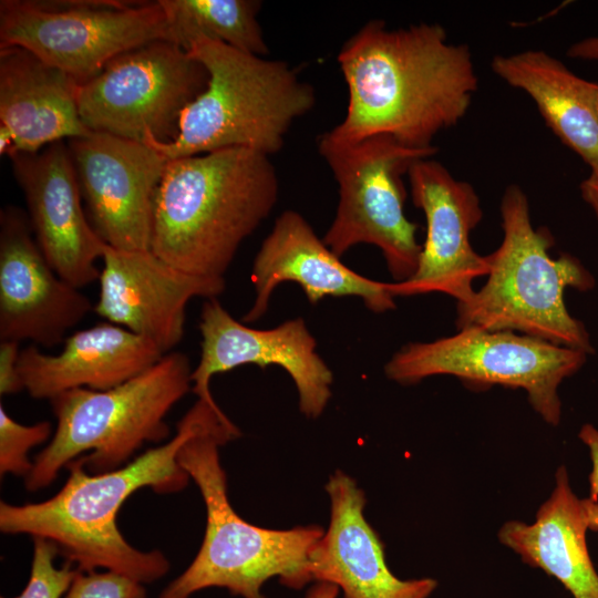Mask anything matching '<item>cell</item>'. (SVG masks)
<instances>
[{"mask_svg":"<svg viewBox=\"0 0 598 598\" xmlns=\"http://www.w3.org/2000/svg\"><path fill=\"white\" fill-rule=\"evenodd\" d=\"M59 554L55 545L42 537H33V555L30 577L23 591L12 598H63L79 569L66 561L54 565ZM8 598V597H1Z\"/></svg>","mask_w":598,"mask_h":598,"instance_id":"obj_26","label":"cell"},{"mask_svg":"<svg viewBox=\"0 0 598 598\" xmlns=\"http://www.w3.org/2000/svg\"><path fill=\"white\" fill-rule=\"evenodd\" d=\"M279 192L269 156L227 148L168 159L154 197L151 250L179 270L225 282L241 243Z\"/></svg>","mask_w":598,"mask_h":598,"instance_id":"obj_3","label":"cell"},{"mask_svg":"<svg viewBox=\"0 0 598 598\" xmlns=\"http://www.w3.org/2000/svg\"><path fill=\"white\" fill-rule=\"evenodd\" d=\"M10 159L34 238L51 267L79 289L99 280L96 262L106 244L84 213L68 144L55 142L34 153L13 154Z\"/></svg>","mask_w":598,"mask_h":598,"instance_id":"obj_16","label":"cell"},{"mask_svg":"<svg viewBox=\"0 0 598 598\" xmlns=\"http://www.w3.org/2000/svg\"><path fill=\"white\" fill-rule=\"evenodd\" d=\"M171 42L184 51L199 40L221 42L236 50L266 56L269 49L257 16V0H159Z\"/></svg>","mask_w":598,"mask_h":598,"instance_id":"obj_24","label":"cell"},{"mask_svg":"<svg viewBox=\"0 0 598 598\" xmlns=\"http://www.w3.org/2000/svg\"><path fill=\"white\" fill-rule=\"evenodd\" d=\"M503 240L487 255L486 283L464 302H457V329L477 327L513 331L591 353L594 348L582 322L567 310V287L589 290L592 276L573 256L554 259L547 228H534L528 199L509 185L501 203Z\"/></svg>","mask_w":598,"mask_h":598,"instance_id":"obj_6","label":"cell"},{"mask_svg":"<svg viewBox=\"0 0 598 598\" xmlns=\"http://www.w3.org/2000/svg\"><path fill=\"white\" fill-rule=\"evenodd\" d=\"M587 353L513 331L477 327L431 342H410L384 367L388 379L414 384L452 375L477 385L525 390L534 410L551 425L561 416L560 383L586 362Z\"/></svg>","mask_w":598,"mask_h":598,"instance_id":"obj_10","label":"cell"},{"mask_svg":"<svg viewBox=\"0 0 598 598\" xmlns=\"http://www.w3.org/2000/svg\"><path fill=\"white\" fill-rule=\"evenodd\" d=\"M337 60L347 113L322 136L338 145L389 135L408 147H434V137L465 116L478 86L468 47L450 43L437 23L389 29L368 21Z\"/></svg>","mask_w":598,"mask_h":598,"instance_id":"obj_1","label":"cell"},{"mask_svg":"<svg viewBox=\"0 0 598 598\" xmlns=\"http://www.w3.org/2000/svg\"><path fill=\"white\" fill-rule=\"evenodd\" d=\"M588 530L584 498L574 493L568 471L560 466L554 489L535 520L506 522L498 538L524 563L556 578L574 598H598V573L587 546Z\"/></svg>","mask_w":598,"mask_h":598,"instance_id":"obj_22","label":"cell"},{"mask_svg":"<svg viewBox=\"0 0 598 598\" xmlns=\"http://www.w3.org/2000/svg\"><path fill=\"white\" fill-rule=\"evenodd\" d=\"M584 502L589 523V530H598V501L588 497L584 498Z\"/></svg>","mask_w":598,"mask_h":598,"instance_id":"obj_33","label":"cell"},{"mask_svg":"<svg viewBox=\"0 0 598 598\" xmlns=\"http://www.w3.org/2000/svg\"><path fill=\"white\" fill-rule=\"evenodd\" d=\"M286 281L298 283L312 305L326 297L353 296L373 312L395 308L392 282L377 281L348 268L305 217L291 209L277 217L255 257V300L241 321L250 323L264 317L276 287Z\"/></svg>","mask_w":598,"mask_h":598,"instance_id":"obj_18","label":"cell"},{"mask_svg":"<svg viewBox=\"0 0 598 598\" xmlns=\"http://www.w3.org/2000/svg\"><path fill=\"white\" fill-rule=\"evenodd\" d=\"M165 355L151 340L111 322L66 337L62 350L48 354L21 349L19 372L34 399H53L76 388L109 390L144 372Z\"/></svg>","mask_w":598,"mask_h":598,"instance_id":"obj_20","label":"cell"},{"mask_svg":"<svg viewBox=\"0 0 598 598\" xmlns=\"http://www.w3.org/2000/svg\"><path fill=\"white\" fill-rule=\"evenodd\" d=\"M207 71L205 90L183 111L176 136L147 144L167 159L227 148L278 153L292 123L316 104L315 89L280 60L199 40L187 51Z\"/></svg>","mask_w":598,"mask_h":598,"instance_id":"obj_5","label":"cell"},{"mask_svg":"<svg viewBox=\"0 0 598 598\" xmlns=\"http://www.w3.org/2000/svg\"><path fill=\"white\" fill-rule=\"evenodd\" d=\"M215 421L230 422L219 406L198 399L177 423L171 441L120 468L91 474L78 458L71 461L66 465L69 478L49 499L22 505L1 502L0 530L45 538L82 571L103 568L143 585L161 579L169 570V561L159 550L144 551L130 545L116 525L117 513L143 487L158 494L182 491L190 477L177 462L178 451Z\"/></svg>","mask_w":598,"mask_h":598,"instance_id":"obj_2","label":"cell"},{"mask_svg":"<svg viewBox=\"0 0 598 598\" xmlns=\"http://www.w3.org/2000/svg\"><path fill=\"white\" fill-rule=\"evenodd\" d=\"M318 151L339 187L324 244L338 257L355 245H373L382 251L394 282L410 279L417 269L422 245L416 239L419 226L404 214L402 177L414 162L430 158L437 148L408 147L389 135L338 145L321 135Z\"/></svg>","mask_w":598,"mask_h":598,"instance_id":"obj_8","label":"cell"},{"mask_svg":"<svg viewBox=\"0 0 598 598\" xmlns=\"http://www.w3.org/2000/svg\"><path fill=\"white\" fill-rule=\"evenodd\" d=\"M578 436L587 446L591 461V471L588 476L589 498L598 501V429L586 423L581 426Z\"/></svg>","mask_w":598,"mask_h":598,"instance_id":"obj_29","label":"cell"},{"mask_svg":"<svg viewBox=\"0 0 598 598\" xmlns=\"http://www.w3.org/2000/svg\"><path fill=\"white\" fill-rule=\"evenodd\" d=\"M491 66L533 99L554 134L590 169L598 168V83L542 50L495 55Z\"/></svg>","mask_w":598,"mask_h":598,"instance_id":"obj_23","label":"cell"},{"mask_svg":"<svg viewBox=\"0 0 598 598\" xmlns=\"http://www.w3.org/2000/svg\"><path fill=\"white\" fill-rule=\"evenodd\" d=\"M143 584L111 570L79 569L63 598H146Z\"/></svg>","mask_w":598,"mask_h":598,"instance_id":"obj_27","label":"cell"},{"mask_svg":"<svg viewBox=\"0 0 598 598\" xmlns=\"http://www.w3.org/2000/svg\"><path fill=\"white\" fill-rule=\"evenodd\" d=\"M192 371L187 355L172 351L112 389L76 388L51 399L56 429L24 477L27 489L49 486L75 458L101 474L124 466L144 443L166 440L165 417L192 390Z\"/></svg>","mask_w":598,"mask_h":598,"instance_id":"obj_7","label":"cell"},{"mask_svg":"<svg viewBox=\"0 0 598 598\" xmlns=\"http://www.w3.org/2000/svg\"><path fill=\"white\" fill-rule=\"evenodd\" d=\"M239 435L233 422L215 421L178 451L179 466L196 483L204 499L206 529L193 561L158 598H190L213 587L241 598H266L262 587L270 578L277 577L295 589L311 582L310 555L324 534L322 528H261L243 519L229 503L218 448Z\"/></svg>","mask_w":598,"mask_h":598,"instance_id":"obj_4","label":"cell"},{"mask_svg":"<svg viewBox=\"0 0 598 598\" xmlns=\"http://www.w3.org/2000/svg\"><path fill=\"white\" fill-rule=\"evenodd\" d=\"M339 588L329 582L317 581L307 592L306 598H337Z\"/></svg>","mask_w":598,"mask_h":598,"instance_id":"obj_32","label":"cell"},{"mask_svg":"<svg viewBox=\"0 0 598 598\" xmlns=\"http://www.w3.org/2000/svg\"><path fill=\"white\" fill-rule=\"evenodd\" d=\"M158 40L171 41L159 0L0 1V48L27 49L80 85L117 55Z\"/></svg>","mask_w":598,"mask_h":598,"instance_id":"obj_9","label":"cell"},{"mask_svg":"<svg viewBox=\"0 0 598 598\" xmlns=\"http://www.w3.org/2000/svg\"><path fill=\"white\" fill-rule=\"evenodd\" d=\"M567 54L573 59L598 61V37L575 42L569 47Z\"/></svg>","mask_w":598,"mask_h":598,"instance_id":"obj_30","label":"cell"},{"mask_svg":"<svg viewBox=\"0 0 598 598\" xmlns=\"http://www.w3.org/2000/svg\"><path fill=\"white\" fill-rule=\"evenodd\" d=\"M79 83L20 47L0 48V125L17 153H34L90 134L78 107Z\"/></svg>","mask_w":598,"mask_h":598,"instance_id":"obj_21","label":"cell"},{"mask_svg":"<svg viewBox=\"0 0 598 598\" xmlns=\"http://www.w3.org/2000/svg\"><path fill=\"white\" fill-rule=\"evenodd\" d=\"M207 82L200 62L177 44L158 40L117 55L79 85V113L92 132L167 143Z\"/></svg>","mask_w":598,"mask_h":598,"instance_id":"obj_11","label":"cell"},{"mask_svg":"<svg viewBox=\"0 0 598 598\" xmlns=\"http://www.w3.org/2000/svg\"><path fill=\"white\" fill-rule=\"evenodd\" d=\"M408 177L413 203L425 216L426 237L415 274L392 282L391 291L394 297L441 292L467 301L475 292L474 279L488 274L486 256L470 240L483 217L480 198L470 183L434 159L414 162Z\"/></svg>","mask_w":598,"mask_h":598,"instance_id":"obj_14","label":"cell"},{"mask_svg":"<svg viewBox=\"0 0 598 598\" xmlns=\"http://www.w3.org/2000/svg\"><path fill=\"white\" fill-rule=\"evenodd\" d=\"M52 434V424L48 421L24 425L12 419L3 405H0V474H13L27 477L33 462L28 452L48 441Z\"/></svg>","mask_w":598,"mask_h":598,"instance_id":"obj_25","label":"cell"},{"mask_svg":"<svg viewBox=\"0 0 598 598\" xmlns=\"http://www.w3.org/2000/svg\"><path fill=\"white\" fill-rule=\"evenodd\" d=\"M28 215L0 212V339L52 348L66 339L94 305L61 278L32 237Z\"/></svg>","mask_w":598,"mask_h":598,"instance_id":"obj_15","label":"cell"},{"mask_svg":"<svg viewBox=\"0 0 598 598\" xmlns=\"http://www.w3.org/2000/svg\"><path fill=\"white\" fill-rule=\"evenodd\" d=\"M20 342L1 340L0 342V394H14L24 390L19 372Z\"/></svg>","mask_w":598,"mask_h":598,"instance_id":"obj_28","label":"cell"},{"mask_svg":"<svg viewBox=\"0 0 598 598\" xmlns=\"http://www.w3.org/2000/svg\"><path fill=\"white\" fill-rule=\"evenodd\" d=\"M326 491L330 523L310 555L311 581L336 585L344 598H429L436 580L401 579L390 570L383 545L364 518L365 497L354 480L337 471Z\"/></svg>","mask_w":598,"mask_h":598,"instance_id":"obj_19","label":"cell"},{"mask_svg":"<svg viewBox=\"0 0 598 598\" xmlns=\"http://www.w3.org/2000/svg\"><path fill=\"white\" fill-rule=\"evenodd\" d=\"M580 192L598 219V168L590 169L589 175L581 182Z\"/></svg>","mask_w":598,"mask_h":598,"instance_id":"obj_31","label":"cell"},{"mask_svg":"<svg viewBox=\"0 0 598 598\" xmlns=\"http://www.w3.org/2000/svg\"><path fill=\"white\" fill-rule=\"evenodd\" d=\"M89 220L109 246L151 250L154 197L167 158L154 147L91 132L68 141Z\"/></svg>","mask_w":598,"mask_h":598,"instance_id":"obj_12","label":"cell"},{"mask_svg":"<svg viewBox=\"0 0 598 598\" xmlns=\"http://www.w3.org/2000/svg\"><path fill=\"white\" fill-rule=\"evenodd\" d=\"M93 312L154 342L166 354L183 339L186 307L194 298H217L226 282L177 269L152 250L105 246Z\"/></svg>","mask_w":598,"mask_h":598,"instance_id":"obj_17","label":"cell"},{"mask_svg":"<svg viewBox=\"0 0 598 598\" xmlns=\"http://www.w3.org/2000/svg\"><path fill=\"white\" fill-rule=\"evenodd\" d=\"M200 357L192 371V391L218 406L210 392L212 378L244 364L262 369L275 364L292 379L299 410L316 419L331 398L333 375L317 352V341L302 318L287 320L272 329H255L237 321L217 300L207 299L200 310Z\"/></svg>","mask_w":598,"mask_h":598,"instance_id":"obj_13","label":"cell"}]
</instances>
